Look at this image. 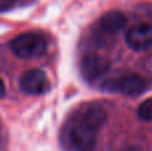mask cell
Listing matches in <instances>:
<instances>
[{
  "instance_id": "cell-1",
  "label": "cell",
  "mask_w": 152,
  "mask_h": 151,
  "mask_svg": "<svg viewBox=\"0 0 152 151\" xmlns=\"http://www.w3.org/2000/svg\"><path fill=\"white\" fill-rule=\"evenodd\" d=\"M107 120V112L99 104L77 108L63 128V142L71 151H92L96 146L100 128Z\"/></svg>"
},
{
  "instance_id": "cell-6",
  "label": "cell",
  "mask_w": 152,
  "mask_h": 151,
  "mask_svg": "<svg viewBox=\"0 0 152 151\" xmlns=\"http://www.w3.org/2000/svg\"><path fill=\"white\" fill-rule=\"evenodd\" d=\"M126 43L134 51H144L152 45V26L137 24L126 32Z\"/></svg>"
},
{
  "instance_id": "cell-7",
  "label": "cell",
  "mask_w": 152,
  "mask_h": 151,
  "mask_svg": "<svg viewBox=\"0 0 152 151\" xmlns=\"http://www.w3.org/2000/svg\"><path fill=\"white\" fill-rule=\"evenodd\" d=\"M127 18L120 11H110L104 13L99 20V29L105 35H115L126 27Z\"/></svg>"
},
{
  "instance_id": "cell-9",
  "label": "cell",
  "mask_w": 152,
  "mask_h": 151,
  "mask_svg": "<svg viewBox=\"0 0 152 151\" xmlns=\"http://www.w3.org/2000/svg\"><path fill=\"white\" fill-rule=\"evenodd\" d=\"M16 4V0H0V12H5L13 8Z\"/></svg>"
},
{
  "instance_id": "cell-10",
  "label": "cell",
  "mask_w": 152,
  "mask_h": 151,
  "mask_svg": "<svg viewBox=\"0 0 152 151\" xmlns=\"http://www.w3.org/2000/svg\"><path fill=\"white\" fill-rule=\"evenodd\" d=\"M5 95V86H4V82L0 79V98Z\"/></svg>"
},
{
  "instance_id": "cell-5",
  "label": "cell",
  "mask_w": 152,
  "mask_h": 151,
  "mask_svg": "<svg viewBox=\"0 0 152 151\" xmlns=\"http://www.w3.org/2000/svg\"><path fill=\"white\" fill-rule=\"evenodd\" d=\"M20 88L28 95H43L50 90V80L40 70H29L21 75Z\"/></svg>"
},
{
  "instance_id": "cell-2",
  "label": "cell",
  "mask_w": 152,
  "mask_h": 151,
  "mask_svg": "<svg viewBox=\"0 0 152 151\" xmlns=\"http://www.w3.org/2000/svg\"><path fill=\"white\" fill-rule=\"evenodd\" d=\"M11 50L21 59H34L45 52L47 42L40 34L26 32L11 40Z\"/></svg>"
},
{
  "instance_id": "cell-8",
  "label": "cell",
  "mask_w": 152,
  "mask_h": 151,
  "mask_svg": "<svg viewBox=\"0 0 152 151\" xmlns=\"http://www.w3.org/2000/svg\"><path fill=\"white\" fill-rule=\"evenodd\" d=\"M137 115L142 120H152V98L143 102L137 108Z\"/></svg>"
},
{
  "instance_id": "cell-4",
  "label": "cell",
  "mask_w": 152,
  "mask_h": 151,
  "mask_svg": "<svg viewBox=\"0 0 152 151\" xmlns=\"http://www.w3.org/2000/svg\"><path fill=\"white\" fill-rule=\"evenodd\" d=\"M110 70V60L102 55L88 54L80 62V71L86 80L94 82L99 78L104 76Z\"/></svg>"
},
{
  "instance_id": "cell-3",
  "label": "cell",
  "mask_w": 152,
  "mask_h": 151,
  "mask_svg": "<svg viewBox=\"0 0 152 151\" xmlns=\"http://www.w3.org/2000/svg\"><path fill=\"white\" fill-rule=\"evenodd\" d=\"M103 87L126 96H139L147 90V82L137 74L112 75L104 80Z\"/></svg>"
}]
</instances>
